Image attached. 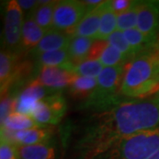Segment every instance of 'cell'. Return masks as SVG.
Returning <instances> with one entry per match:
<instances>
[{
	"mask_svg": "<svg viewBox=\"0 0 159 159\" xmlns=\"http://www.w3.org/2000/svg\"><path fill=\"white\" fill-rule=\"evenodd\" d=\"M0 159H20L17 146L1 140Z\"/></svg>",
	"mask_w": 159,
	"mask_h": 159,
	"instance_id": "29",
	"label": "cell"
},
{
	"mask_svg": "<svg viewBox=\"0 0 159 159\" xmlns=\"http://www.w3.org/2000/svg\"><path fill=\"white\" fill-rule=\"evenodd\" d=\"M121 95L143 98L159 92V51L157 48L143 52L125 66Z\"/></svg>",
	"mask_w": 159,
	"mask_h": 159,
	"instance_id": "2",
	"label": "cell"
},
{
	"mask_svg": "<svg viewBox=\"0 0 159 159\" xmlns=\"http://www.w3.org/2000/svg\"><path fill=\"white\" fill-rule=\"evenodd\" d=\"M32 12L27 14L23 22L20 51H33L46 34L45 31L34 21Z\"/></svg>",
	"mask_w": 159,
	"mask_h": 159,
	"instance_id": "14",
	"label": "cell"
},
{
	"mask_svg": "<svg viewBox=\"0 0 159 159\" xmlns=\"http://www.w3.org/2000/svg\"><path fill=\"white\" fill-rule=\"evenodd\" d=\"M23 11L18 1L11 0L6 8L4 24V50L12 53L20 51Z\"/></svg>",
	"mask_w": 159,
	"mask_h": 159,
	"instance_id": "6",
	"label": "cell"
},
{
	"mask_svg": "<svg viewBox=\"0 0 159 159\" xmlns=\"http://www.w3.org/2000/svg\"><path fill=\"white\" fill-rule=\"evenodd\" d=\"M20 159H55L56 148L50 142L18 147Z\"/></svg>",
	"mask_w": 159,
	"mask_h": 159,
	"instance_id": "17",
	"label": "cell"
},
{
	"mask_svg": "<svg viewBox=\"0 0 159 159\" xmlns=\"http://www.w3.org/2000/svg\"><path fill=\"white\" fill-rule=\"evenodd\" d=\"M154 102H156V103H157V104L159 106V96H157V97H156L155 100H154Z\"/></svg>",
	"mask_w": 159,
	"mask_h": 159,
	"instance_id": "34",
	"label": "cell"
},
{
	"mask_svg": "<svg viewBox=\"0 0 159 159\" xmlns=\"http://www.w3.org/2000/svg\"><path fill=\"white\" fill-rule=\"evenodd\" d=\"M97 84V78L77 76L69 87V92L76 99H87L92 94Z\"/></svg>",
	"mask_w": 159,
	"mask_h": 159,
	"instance_id": "23",
	"label": "cell"
},
{
	"mask_svg": "<svg viewBox=\"0 0 159 159\" xmlns=\"http://www.w3.org/2000/svg\"><path fill=\"white\" fill-rule=\"evenodd\" d=\"M134 1L130 0H112L110 1V6L114 13L118 16L129 10L134 5Z\"/></svg>",
	"mask_w": 159,
	"mask_h": 159,
	"instance_id": "30",
	"label": "cell"
},
{
	"mask_svg": "<svg viewBox=\"0 0 159 159\" xmlns=\"http://www.w3.org/2000/svg\"><path fill=\"white\" fill-rule=\"evenodd\" d=\"M123 33L125 34V39L127 40L131 48L134 52L135 56L156 48L157 40L144 34L137 28L126 30Z\"/></svg>",
	"mask_w": 159,
	"mask_h": 159,
	"instance_id": "18",
	"label": "cell"
},
{
	"mask_svg": "<svg viewBox=\"0 0 159 159\" xmlns=\"http://www.w3.org/2000/svg\"><path fill=\"white\" fill-rule=\"evenodd\" d=\"M17 53L7 51H1L0 53V87L1 96H4L11 90L13 79L17 71Z\"/></svg>",
	"mask_w": 159,
	"mask_h": 159,
	"instance_id": "12",
	"label": "cell"
},
{
	"mask_svg": "<svg viewBox=\"0 0 159 159\" xmlns=\"http://www.w3.org/2000/svg\"><path fill=\"white\" fill-rule=\"evenodd\" d=\"M60 91L43 86L37 80L31 81L14 99L13 112L31 115L36 103L44 97Z\"/></svg>",
	"mask_w": 159,
	"mask_h": 159,
	"instance_id": "8",
	"label": "cell"
},
{
	"mask_svg": "<svg viewBox=\"0 0 159 159\" xmlns=\"http://www.w3.org/2000/svg\"><path fill=\"white\" fill-rule=\"evenodd\" d=\"M116 29H117V15L111 8L110 1H104L102 5L100 27L95 39L107 41L110 35L113 34L117 30Z\"/></svg>",
	"mask_w": 159,
	"mask_h": 159,
	"instance_id": "19",
	"label": "cell"
},
{
	"mask_svg": "<svg viewBox=\"0 0 159 159\" xmlns=\"http://www.w3.org/2000/svg\"><path fill=\"white\" fill-rule=\"evenodd\" d=\"M34 58L36 60L37 66H39L40 68L44 66H57V67L64 68L68 64H70L68 48L59 51L46 52L35 57Z\"/></svg>",
	"mask_w": 159,
	"mask_h": 159,
	"instance_id": "22",
	"label": "cell"
},
{
	"mask_svg": "<svg viewBox=\"0 0 159 159\" xmlns=\"http://www.w3.org/2000/svg\"><path fill=\"white\" fill-rule=\"evenodd\" d=\"M137 29L149 37L158 40L159 0L140 1Z\"/></svg>",
	"mask_w": 159,
	"mask_h": 159,
	"instance_id": "9",
	"label": "cell"
},
{
	"mask_svg": "<svg viewBox=\"0 0 159 159\" xmlns=\"http://www.w3.org/2000/svg\"><path fill=\"white\" fill-rule=\"evenodd\" d=\"M38 126H43V125H40L39 124H37L36 121L30 115L19 113V112H11L7 117L6 121L1 125V128L15 133V132L27 130Z\"/></svg>",
	"mask_w": 159,
	"mask_h": 159,
	"instance_id": "21",
	"label": "cell"
},
{
	"mask_svg": "<svg viewBox=\"0 0 159 159\" xmlns=\"http://www.w3.org/2000/svg\"><path fill=\"white\" fill-rule=\"evenodd\" d=\"M103 3L104 1L96 9L86 13L84 18L81 20V21L74 29L72 37L83 36V37H89L93 39L96 38L100 27Z\"/></svg>",
	"mask_w": 159,
	"mask_h": 159,
	"instance_id": "15",
	"label": "cell"
},
{
	"mask_svg": "<svg viewBox=\"0 0 159 159\" xmlns=\"http://www.w3.org/2000/svg\"><path fill=\"white\" fill-rule=\"evenodd\" d=\"M51 136V130L46 126H38L15 133L1 128V140L17 147L48 142Z\"/></svg>",
	"mask_w": 159,
	"mask_h": 159,
	"instance_id": "10",
	"label": "cell"
},
{
	"mask_svg": "<svg viewBox=\"0 0 159 159\" xmlns=\"http://www.w3.org/2000/svg\"><path fill=\"white\" fill-rule=\"evenodd\" d=\"M95 41L96 39L83 36L72 37L68 46V53L70 56V63L73 67L88 59L91 47L94 44Z\"/></svg>",
	"mask_w": 159,
	"mask_h": 159,
	"instance_id": "16",
	"label": "cell"
},
{
	"mask_svg": "<svg viewBox=\"0 0 159 159\" xmlns=\"http://www.w3.org/2000/svg\"><path fill=\"white\" fill-rule=\"evenodd\" d=\"M156 48H157V50L159 51V39L157 40V45H156Z\"/></svg>",
	"mask_w": 159,
	"mask_h": 159,
	"instance_id": "35",
	"label": "cell"
},
{
	"mask_svg": "<svg viewBox=\"0 0 159 159\" xmlns=\"http://www.w3.org/2000/svg\"><path fill=\"white\" fill-rule=\"evenodd\" d=\"M126 64L114 67H104L97 77V84L94 91L85 100L82 108L102 111L116 104L124 98L121 95Z\"/></svg>",
	"mask_w": 159,
	"mask_h": 159,
	"instance_id": "4",
	"label": "cell"
},
{
	"mask_svg": "<svg viewBox=\"0 0 159 159\" xmlns=\"http://www.w3.org/2000/svg\"><path fill=\"white\" fill-rule=\"evenodd\" d=\"M18 4L20 5L23 11H27L28 13L34 11L39 6V1L32 0H19Z\"/></svg>",
	"mask_w": 159,
	"mask_h": 159,
	"instance_id": "32",
	"label": "cell"
},
{
	"mask_svg": "<svg viewBox=\"0 0 159 159\" xmlns=\"http://www.w3.org/2000/svg\"><path fill=\"white\" fill-rule=\"evenodd\" d=\"M140 1H134L129 10L117 16V30L125 32L137 28V18L139 13Z\"/></svg>",
	"mask_w": 159,
	"mask_h": 159,
	"instance_id": "25",
	"label": "cell"
},
{
	"mask_svg": "<svg viewBox=\"0 0 159 159\" xmlns=\"http://www.w3.org/2000/svg\"><path fill=\"white\" fill-rule=\"evenodd\" d=\"M56 4L57 1H39V6L32 12L34 21L46 33L53 29V15Z\"/></svg>",
	"mask_w": 159,
	"mask_h": 159,
	"instance_id": "20",
	"label": "cell"
},
{
	"mask_svg": "<svg viewBox=\"0 0 159 159\" xmlns=\"http://www.w3.org/2000/svg\"><path fill=\"white\" fill-rule=\"evenodd\" d=\"M83 1H57L54 8L53 29L66 33L72 36L75 28L87 13Z\"/></svg>",
	"mask_w": 159,
	"mask_h": 159,
	"instance_id": "5",
	"label": "cell"
},
{
	"mask_svg": "<svg viewBox=\"0 0 159 159\" xmlns=\"http://www.w3.org/2000/svg\"><path fill=\"white\" fill-rule=\"evenodd\" d=\"M71 39L72 36L68 34L52 29L46 33L39 44L30 52L32 56L35 57L46 52L67 49Z\"/></svg>",
	"mask_w": 159,
	"mask_h": 159,
	"instance_id": "13",
	"label": "cell"
},
{
	"mask_svg": "<svg viewBox=\"0 0 159 159\" xmlns=\"http://www.w3.org/2000/svg\"><path fill=\"white\" fill-rule=\"evenodd\" d=\"M14 99L15 97L11 96V93H7L4 96H1V105H0V119H1V125L6 121L7 117L13 112L14 107Z\"/></svg>",
	"mask_w": 159,
	"mask_h": 159,
	"instance_id": "28",
	"label": "cell"
},
{
	"mask_svg": "<svg viewBox=\"0 0 159 159\" xmlns=\"http://www.w3.org/2000/svg\"><path fill=\"white\" fill-rule=\"evenodd\" d=\"M99 61L103 66V67H114L119 66H124L125 64L131 62L124 54H122L119 50H117L110 43H108L104 48L102 55L99 58Z\"/></svg>",
	"mask_w": 159,
	"mask_h": 159,
	"instance_id": "24",
	"label": "cell"
},
{
	"mask_svg": "<svg viewBox=\"0 0 159 159\" xmlns=\"http://www.w3.org/2000/svg\"><path fill=\"white\" fill-rule=\"evenodd\" d=\"M103 68V66L99 60L86 59L85 61L80 63L76 66H74L70 71L77 76L97 79L102 73Z\"/></svg>",
	"mask_w": 159,
	"mask_h": 159,
	"instance_id": "26",
	"label": "cell"
},
{
	"mask_svg": "<svg viewBox=\"0 0 159 159\" xmlns=\"http://www.w3.org/2000/svg\"><path fill=\"white\" fill-rule=\"evenodd\" d=\"M157 126L159 106L156 102L124 98L91 116L75 146L78 159L98 158L120 140Z\"/></svg>",
	"mask_w": 159,
	"mask_h": 159,
	"instance_id": "1",
	"label": "cell"
},
{
	"mask_svg": "<svg viewBox=\"0 0 159 159\" xmlns=\"http://www.w3.org/2000/svg\"><path fill=\"white\" fill-rule=\"evenodd\" d=\"M107 41L111 45L115 47L117 50H119L130 61H132L134 57H136L133 49L131 48L130 44L128 43L127 40L125 39V34L123 32L116 30L113 34L110 35Z\"/></svg>",
	"mask_w": 159,
	"mask_h": 159,
	"instance_id": "27",
	"label": "cell"
},
{
	"mask_svg": "<svg viewBox=\"0 0 159 159\" xmlns=\"http://www.w3.org/2000/svg\"><path fill=\"white\" fill-rule=\"evenodd\" d=\"M157 96H159V92H158V93H157Z\"/></svg>",
	"mask_w": 159,
	"mask_h": 159,
	"instance_id": "36",
	"label": "cell"
},
{
	"mask_svg": "<svg viewBox=\"0 0 159 159\" xmlns=\"http://www.w3.org/2000/svg\"><path fill=\"white\" fill-rule=\"evenodd\" d=\"M108 41H101V40H96L94 44L92 45L89 54L88 59L91 60H99V58L102 55V51L104 48L108 44Z\"/></svg>",
	"mask_w": 159,
	"mask_h": 159,
	"instance_id": "31",
	"label": "cell"
},
{
	"mask_svg": "<svg viewBox=\"0 0 159 159\" xmlns=\"http://www.w3.org/2000/svg\"><path fill=\"white\" fill-rule=\"evenodd\" d=\"M159 151V126L120 140L98 159H150Z\"/></svg>",
	"mask_w": 159,
	"mask_h": 159,
	"instance_id": "3",
	"label": "cell"
},
{
	"mask_svg": "<svg viewBox=\"0 0 159 159\" xmlns=\"http://www.w3.org/2000/svg\"><path fill=\"white\" fill-rule=\"evenodd\" d=\"M77 75L66 69L57 66H44L39 69L37 80L43 86L60 91L70 87Z\"/></svg>",
	"mask_w": 159,
	"mask_h": 159,
	"instance_id": "11",
	"label": "cell"
},
{
	"mask_svg": "<svg viewBox=\"0 0 159 159\" xmlns=\"http://www.w3.org/2000/svg\"><path fill=\"white\" fill-rule=\"evenodd\" d=\"M66 111V102L60 92L44 97L36 103L31 117L40 125H56Z\"/></svg>",
	"mask_w": 159,
	"mask_h": 159,
	"instance_id": "7",
	"label": "cell"
},
{
	"mask_svg": "<svg viewBox=\"0 0 159 159\" xmlns=\"http://www.w3.org/2000/svg\"><path fill=\"white\" fill-rule=\"evenodd\" d=\"M150 159H159V151L156 155H154L153 157H151Z\"/></svg>",
	"mask_w": 159,
	"mask_h": 159,
	"instance_id": "33",
	"label": "cell"
}]
</instances>
